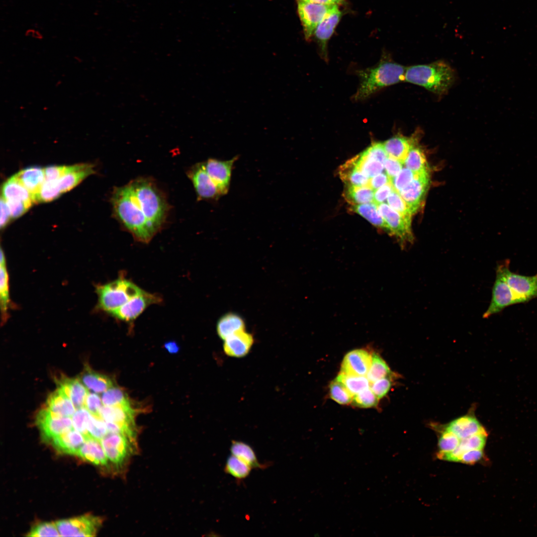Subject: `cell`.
<instances>
[{
  "label": "cell",
  "instance_id": "cell-20",
  "mask_svg": "<svg viewBox=\"0 0 537 537\" xmlns=\"http://www.w3.org/2000/svg\"><path fill=\"white\" fill-rule=\"evenodd\" d=\"M254 343V338L246 330L239 331L224 340L223 349L229 357L243 358L250 352Z\"/></svg>",
  "mask_w": 537,
  "mask_h": 537
},
{
  "label": "cell",
  "instance_id": "cell-37",
  "mask_svg": "<svg viewBox=\"0 0 537 537\" xmlns=\"http://www.w3.org/2000/svg\"><path fill=\"white\" fill-rule=\"evenodd\" d=\"M417 143L410 149L404 165L416 175L429 172L426 156Z\"/></svg>",
  "mask_w": 537,
  "mask_h": 537
},
{
  "label": "cell",
  "instance_id": "cell-41",
  "mask_svg": "<svg viewBox=\"0 0 537 537\" xmlns=\"http://www.w3.org/2000/svg\"><path fill=\"white\" fill-rule=\"evenodd\" d=\"M336 379L343 383L354 395L368 388L370 385V382L365 376L340 373Z\"/></svg>",
  "mask_w": 537,
  "mask_h": 537
},
{
  "label": "cell",
  "instance_id": "cell-29",
  "mask_svg": "<svg viewBox=\"0 0 537 537\" xmlns=\"http://www.w3.org/2000/svg\"><path fill=\"white\" fill-rule=\"evenodd\" d=\"M338 172L340 178L346 185H368L369 179L358 168L356 156L342 165Z\"/></svg>",
  "mask_w": 537,
  "mask_h": 537
},
{
  "label": "cell",
  "instance_id": "cell-38",
  "mask_svg": "<svg viewBox=\"0 0 537 537\" xmlns=\"http://www.w3.org/2000/svg\"><path fill=\"white\" fill-rule=\"evenodd\" d=\"M0 302L2 318L4 321L7 316L9 304L8 275L4 254L0 251Z\"/></svg>",
  "mask_w": 537,
  "mask_h": 537
},
{
  "label": "cell",
  "instance_id": "cell-40",
  "mask_svg": "<svg viewBox=\"0 0 537 537\" xmlns=\"http://www.w3.org/2000/svg\"><path fill=\"white\" fill-rule=\"evenodd\" d=\"M59 180H45L34 197L35 203L47 202L57 198L62 193Z\"/></svg>",
  "mask_w": 537,
  "mask_h": 537
},
{
  "label": "cell",
  "instance_id": "cell-24",
  "mask_svg": "<svg viewBox=\"0 0 537 537\" xmlns=\"http://www.w3.org/2000/svg\"><path fill=\"white\" fill-rule=\"evenodd\" d=\"M85 441L84 436L80 432L72 428L54 438L50 442L55 448L59 452L77 455L80 448Z\"/></svg>",
  "mask_w": 537,
  "mask_h": 537
},
{
  "label": "cell",
  "instance_id": "cell-22",
  "mask_svg": "<svg viewBox=\"0 0 537 537\" xmlns=\"http://www.w3.org/2000/svg\"><path fill=\"white\" fill-rule=\"evenodd\" d=\"M58 388L60 389L71 400L77 409L84 408L89 392L79 378H72L61 376L56 380Z\"/></svg>",
  "mask_w": 537,
  "mask_h": 537
},
{
  "label": "cell",
  "instance_id": "cell-62",
  "mask_svg": "<svg viewBox=\"0 0 537 537\" xmlns=\"http://www.w3.org/2000/svg\"><path fill=\"white\" fill-rule=\"evenodd\" d=\"M11 218L9 210L5 200L1 197L0 199V220L1 229L5 227Z\"/></svg>",
  "mask_w": 537,
  "mask_h": 537
},
{
  "label": "cell",
  "instance_id": "cell-26",
  "mask_svg": "<svg viewBox=\"0 0 537 537\" xmlns=\"http://www.w3.org/2000/svg\"><path fill=\"white\" fill-rule=\"evenodd\" d=\"M414 136L407 138L402 135H396L383 143L388 157L395 159L404 164L411 147L417 143Z\"/></svg>",
  "mask_w": 537,
  "mask_h": 537
},
{
  "label": "cell",
  "instance_id": "cell-33",
  "mask_svg": "<svg viewBox=\"0 0 537 537\" xmlns=\"http://www.w3.org/2000/svg\"><path fill=\"white\" fill-rule=\"evenodd\" d=\"M5 200H20L32 205L34 202L31 193L15 178L8 179L2 187V196Z\"/></svg>",
  "mask_w": 537,
  "mask_h": 537
},
{
  "label": "cell",
  "instance_id": "cell-13",
  "mask_svg": "<svg viewBox=\"0 0 537 537\" xmlns=\"http://www.w3.org/2000/svg\"><path fill=\"white\" fill-rule=\"evenodd\" d=\"M36 423L45 441L50 442L54 438L73 428L70 417H61L53 414L46 408L39 411L36 416Z\"/></svg>",
  "mask_w": 537,
  "mask_h": 537
},
{
  "label": "cell",
  "instance_id": "cell-21",
  "mask_svg": "<svg viewBox=\"0 0 537 537\" xmlns=\"http://www.w3.org/2000/svg\"><path fill=\"white\" fill-rule=\"evenodd\" d=\"M487 433L486 432L479 433L466 438L460 439L457 447L453 450L447 452H439V458L449 461L459 462L462 455L471 449H483L485 446Z\"/></svg>",
  "mask_w": 537,
  "mask_h": 537
},
{
  "label": "cell",
  "instance_id": "cell-32",
  "mask_svg": "<svg viewBox=\"0 0 537 537\" xmlns=\"http://www.w3.org/2000/svg\"><path fill=\"white\" fill-rule=\"evenodd\" d=\"M246 330L244 319L238 314L228 313L223 315L218 320L216 325V331L219 337L225 340L235 333Z\"/></svg>",
  "mask_w": 537,
  "mask_h": 537
},
{
  "label": "cell",
  "instance_id": "cell-1",
  "mask_svg": "<svg viewBox=\"0 0 537 537\" xmlns=\"http://www.w3.org/2000/svg\"><path fill=\"white\" fill-rule=\"evenodd\" d=\"M111 200L115 215L124 227L138 241L149 242L156 233L138 208L128 184L116 188Z\"/></svg>",
  "mask_w": 537,
  "mask_h": 537
},
{
  "label": "cell",
  "instance_id": "cell-8",
  "mask_svg": "<svg viewBox=\"0 0 537 537\" xmlns=\"http://www.w3.org/2000/svg\"><path fill=\"white\" fill-rule=\"evenodd\" d=\"M135 415V411L130 402L113 406L103 405L99 412L100 417L104 421L116 424L122 434L136 440Z\"/></svg>",
  "mask_w": 537,
  "mask_h": 537
},
{
  "label": "cell",
  "instance_id": "cell-9",
  "mask_svg": "<svg viewBox=\"0 0 537 537\" xmlns=\"http://www.w3.org/2000/svg\"><path fill=\"white\" fill-rule=\"evenodd\" d=\"M55 523L61 537H94L102 520L97 517L85 515Z\"/></svg>",
  "mask_w": 537,
  "mask_h": 537
},
{
  "label": "cell",
  "instance_id": "cell-53",
  "mask_svg": "<svg viewBox=\"0 0 537 537\" xmlns=\"http://www.w3.org/2000/svg\"><path fill=\"white\" fill-rule=\"evenodd\" d=\"M362 153L367 157L378 161L384 164L388 157L383 143L374 142L366 149Z\"/></svg>",
  "mask_w": 537,
  "mask_h": 537
},
{
  "label": "cell",
  "instance_id": "cell-14",
  "mask_svg": "<svg viewBox=\"0 0 537 537\" xmlns=\"http://www.w3.org/2000/svg\"><path fill=\"white\" fill-rule=\"evenodd\" d=\"M518 303H521L520 301L509 287L502 273L496 269L491 300L483 317L487 318L499 313L508 306Z\"/></svg>",
  "mask_w": 537,
  "mask_h": 537
},
{
  "label": "cell",
  "instance_id": "cell-58",
  "mask_svg": "<svg viewBox=\"0 0 537 537\" xmlns=\"http://www.w3.org/2000/svg\"><path fill=\"white\" fill-rule=\"evenodd\" d=\"M394 187L391 181L376 189L374 192V203L376 205L383 203L387 199Z\"/></svg>",
  "mask_w": 537,
  "mask_h": 537
},
{
  "label": "cell",
  "instance_id": "cell-49",
  "mask_svg": "<svg viewBox=\"0 0 537 537\" xmlns=\"http://www.w3.org/2000/svg\"><path fill=\"white\" fill-rule=\"evenodd\" d=\"M28 537H59L56 523L43 522L33 526L26 535Z\"/></svg>",
  "mask_w": 537,
  "mask_h": 537
},
{
  "label": "cell",
  "instance_id": "cell-60",
  "mask_svg": "<svg viewBox=\"0 0 537 537\" xmlns=\"http://www.w3.org/2000/svg\"><path fill=\"white\" fill-rule=\"evenodd\" d=\"M483 456V449H471L465 452L461 456L459 462L473 464L480 461Z\"/></svg>",
  "mask_w": 537,
  "mask_h": 537
},
{
  "label": "cell",
  "instance_id": "cell-44",
  "mask_svg": "<svg viewBox=\"0 0 537 537\" xmlns=\"http://www.w3.org/2000/svg\"><path fill=\"white\" fill-rule=\"evenodd\" d=\"M331 399L340 404H348L352 401L354 395L341 382L335 379L329 386Z\"/></svg>",
  "mask_w": 537,
  "mask_h": 537
},
{
  "label": "cell",
  "instance_id": "cell-63",
  "mask_svg": "<svg viewBox=\"0 0 537 537\" xmlns=\"http://www.w3.org/2000/svg\"><path fill=\"white\" fill-rule=\"evenodd\" d=\"M164 347L171 354H177L179 350V345L175 341L167 342L165 344Z\"/></svg>",
  "mask_w": 537,
  "mask_h": 537
},
{
  "label": "cell",
  "instance_id": "cell-25",
  "mask_svg": "<svg viewBox=\"0 0 537 537\" xmlns=\"http://www.w3.org/2000/svg\"><path fill=\"white\" fill-rule=\"evenodd\" d=\"M93 173V166L90 164L67 166L66 173L59 180L62 192L70 190Z\"/></svg>",
  "mask_w": 537,
  "mask_h": 537
},
{
  "label": "cell",
  "instance_id": "cell-55",
  "mask_svg": "<svg viewBox=\"0 0 537 537\" xmlns=\"http://www.w3.org/2000/svg\"><path fill=\"white\" fill-rule=\"evenodd\" d=\"M101 398L95 393H89L86 399L85 408L92 415L100 417L99 412L102 407Z\"/></svg>",
  "mask_w": 537,
  "mask_h": 537
},
{
  "label": "cell",
  "instance_id": "cell-54",
  "mask_svg": "<svg viewBox=\"0 0 537 537\" xmlns=\"http://www.w3.org/2000/svg\"><path fill=\"white\" fill-rule=\"evenodd\" d=\"M391 385L390 375H388L372 382L370 388L377 398L381 399L387 394Z\"/></svg>",
  "mask_w": 537,
  "mask_h": 537
},
{
  "label": "cell",
  "instance_id": "cell-5",
  "mask_svg": "<svg viewBox=\"0 0 537 537\" xmlns=\"http://www.w3.org/2000/svg\"><path fill=\"white\" fill-rule=\"evenodd\" d=\"M143 291L122 274L113 281L96 287L98 307L101 310L111 314Z\"/></svg>",
  "mask_w": 537,
  "mask_h": 537
},
{
  "label": "cell",
  "instance_id": "cell-61",
  "mask_svg": "<svg viewBox=\"0 0 537 537\" xmlns=\"http://www.w3.org/2000/svg\"><path fill=\"white\" fill-rule=\"evenodd\" d=\"M391 181V179L385 173H380L369 179L368 186L374 191Z\"/></svg>",
  "mask_w": 537,
  "mask_h": 537
},
{
  "label": "cell",
  "instance_id": "cell-36",
  "mask_svg": "<svg viewBox=\"0 0 537 537\" xmlns=\"http://www.w3.org/2000/svg\"><path fill=\"white\" fill-rule=\"evenodd\" d=\"M351 210L359 214L374 226L388 231V226L374 202L352 205Z\"/></svg>",
  "mask_w": 537,
  "mask_h": 537
},
{
  "label": "cell",
  "instance_id": "cell-47",
  "mask_svg": "<svg viewBox=\"0 0 537 537\" xmlns=\"http://www.w3.org/2000/svg\"><path fill=\"white\" fill-rule=\"evenodd\" d=\"M378 398L371 390L367 388L354 395L352 404L360 408H371L376 406Z\"/></svg>",
  "mask_w": 537,
  "mask_h": 537
},
{
  "label": "cell",
  "instance_id": "cell-64",
  "mask_svg": "<svg viewBox=\"0 0 537 537\" xmlns=\"http://www.w3.org/2000/svg\"><path fill=\"white\" fill-rule=\"evenodd\" d=\"M309 2L325 4H336L339 5L342 4L345 0H304Z\"/></svg>",
  "mask_w": 537,
  "mask_h": 537
},
{
  "label": "cell",
  "instance_id": "cell-19",
  "mask_svg": "<svg viewBox=\"0 0 537 537\" xmlns=\"http://www.w3.org/2000/svg\"><path fill=\"white\" fill-rule=\"evenodd\" d=\"M371 357L372 355L364 350L351 351L344 357L340 373L365 376L371 365Z\"/></svg>",
  "mask_w": 537,
  "mask_h": 537
},
{
  "label": "cell",
  "instance_id": "cell-6",
  "mask_svg": "<svg viewBox=\"0 0 537 537\" xmlns=\"http://www.w3.org/2000/svg\"><path fill=\"white\" fill-rule=\"evenodd\" d=\"M108 461L117 469H124L136 452V440L118 433H108L100 440Z\"/></svg>",
  "mask_w": 537,
  "mask_h": 537
},
{
  "label": "cell",
  "instance_id": "cell-46",
  "mask_svg": "<svg viewBox=\"0 0 537 537\" xmlns=\"http://www.w3.org/2000/svg\"><path fill=\"white\" fill-rule=\"evenodd\" d=\"M90 413L85 407L77 409L72 417L73 426L80 432L86 440L92 438L88 430V423Z\"/></svg>",
  "mask_w": 537,
  "mask_h": 537
},
{
  "label": "cell",
  "instance_id": "cell-31",
  "mask_svg": "<svg viewBox=\"0 0 537 537\" xmlns=\"http://www.w3.org/2000/svg\"><path fill=\"white\" fill-rule=\"evenodd\" d=\"M79 379L88 389L96 393L104 392L114 386L110 378L93 371L88 365L85 367Z\"/></svg>",
  "mask_w": 537,
  "mask_h": 537
},
{
  "label": "cell",
  "instance_id": "cell-48",
  "mask_svg": "<svg viewBox=\"0 0 537 537\" xmlns=\"http://www.w3.org/2000/svg\"><path fill=\"white\" fill-rule=\"evenodd\" d=\"M87 428L90 436L100 441L108 434L105 421L100 417L91 414Z\"/></svg>",
  "mask_w": 537,
  "mask_h": 537
},
{
  "label": "cell",
  "instance_id": "cell-30",
  "mask_svg": "<svg viewBox=\"0 0 537 537\" xmlns=\"http://www.w3.org/2000/svg\"><path fill=\"white\" fill-rule=\"evenodd\" d=\"M46 408L55 415L67 417L72 416L76 409L70 399L58 388L49 395Z\"/></svg>",
  "mask_w": 537,
  "mask_h": 537
},
{
  "label": "cell",
  "instance_id": "cell-23",
  "mask_svg": "<svg viewBox=\"0 0 537 537\" xmlns=\"http://www.w3.org/2000/svg\"><path fill=\"white\" fill-rule=\"evenodd\" d=\"M444 430L453 433L460 439L486 432L478 420L470 415H464L453 420L445 426Z\"/></svg>",
  "mask_w": 537,
  "mask_h": 537
},
{
  "label": "cell",
  "instance_id": "cell-12",
  "mask_svg": "<svg viewBox=\"0 0 537 537\" xmlns=\"http://www.w3.org/2000/svg\"><path fill=\"white\" fill-rule=\"evenodd\" d=\"M162 301V298L159 294L144 290L132 297L111 315L119 320L127 323L133 322L149 306L159 304Z\"/></svg>",
  "mask_w": 537,
  "mask_h": 537
},
{
  "label": "cell",
  "instance_id": "cell-34",
  "mask_svg": "<svg viewBox=\"0 0 537 537\" xmlns=\"http://www.w3.org/2000/svg\"><path fill=\"white\" fill-rule=\"evenodd\" d=\"M231 453L247 464L252 468L265 469L269 465L259 462L252 447L244 442L233 440L230 448Z\"/></svg>",
  "mask_w": 537,
  "mask_h": 537
},
{
  "label": "cell",
  "instance_id": "cell-4",
  "mask_svg": "<svg viewBox=\"0 0 537 537\" xmlns=\"http://www.w3.org/2000/svg\"><path fill=\"white\" fill-rule=\"evenodd\" d=\"M404 80L424 87L439 95L445 94L454 80L452 69L443 61L409 67L406 70Z\"/></svg>",
  "mask_w": 537,
  "mask_h": 537
},
{
  "label": "cell",
  "instance_id": "cell-18",
  "mask_svg": "<svg viewBox=\"0 0 537 537\" xmlns=\"http://www.w3.org/2000/svg\"><path fill=\"white\" fill-rule=\"evenodd\" d=\"M342 17L338 5H335L316 28L313 35L319 47L323 59L328 60V42L333 35Z\"/></svg>",
  "mask_w": 537,
  "mask_h": 537
},
{
  "label": "cell",
  "instance_id": "cell-27",
  "mask_svg": "<svg viewBox=\"0 0 537 537\" xmlns=\"http://www.w3.org/2000/svg\"><path fill=\"white\" fill-rule=\"evenodd\" d=\"M14 176L31 193L34 201L35 196L45 181L44 169L37 167H28Z\"/></svg>",
  "mask_w": 537,
  "mask_h": 537
},
{
  "label": "cell",
  "instance_id": "cell-39",
  "mask_svg": "<svg viewBox=\"0 0 537 537\" xmlns=\"http://www.w3.org/2000/svg\"><path fill=\"white\" fill-rule=\"evenodd\" d=\"M252 469L248 464L231 454L227 458L224 471L241 481L249 476Z\"/></svg>",
  "mask_w": 537,
  "mask_h": 537
},
{
  "label": "cell",
  "instance_id": "cell-52",
  "mask_svg": "<svg viewBox=\"0 0 537 537\" xmlns=\"http://www.w3.org/2000/svg\"><path fill=\"white\" fill-rule=\"evenodd\" d=\"M416 175L410 169L403 168L400 173L391 179L394 188L399 192L413 180Z\"/></svg>",
  "mask_w": 537,
  "mask_h": 537
},
{
  "label": "cell",
  "instance_id": "cell-42",
  "mask_svg": "<svg viewBox=\"0 0 537 537\" xmlns=\"http://www.w3.org/2000/svg\"><path fill=\"white\" fill-rule=\"evenodd\" d=\"M390 369L385 361L377 354L373 353L371 363L367 373L369 381L372 383L381 378L390 375Z\"/></svg>",
  "mask_w": 537,
  "mask_h": 537
},
{
  "label": "cell",
  "instance_id": "cell-59",
  "mask_svg": "<svg viewBox=\"0 0 537 537\" xmlns=\"http://www.w3.org/2000/svg\"><path fill=\"white\" fill-rule=\"evenodd\" d=\"M67 166H52L44 169L45 180L59 179L66 173Z\"/></svg>",
  "mask_w": 537,
  "mask_h": 537
},
{
  "label": "cell",
  "instance_id": "cell-3",
  "mask_svg": "<svg viewBox=\"0 0 537 537\" xmlns=\"http://www.w3.org/2000/svg\"><path fill=\"white\" fill-rule=\"evenodd\" d=\"M136 203L149 224L157 233L165 219L168 206L155 185L140 179L128 183Z\"/></svg>",
  "mask_w": 537,
  "mask_h": 537
},
{
  "label": "cell",
  "instance_id": "cell-10",
  "mask_svg": "<svg viewBox=\"0 0 537 537\" xmlns=\"http://www.w3.org/2000/svg\"><path fill=\"white\" fill-rule=\"evenodd\" d=\"M297 11L306 41L313 37L314 32L326 14L336 4H325L297 0Z\"/></svg>",
  "mask_w": 537,
  "mask_h": 537
},
{
  "label": "cell",
  "instance_id": "cell-35",
  "mask_svg": "<svg viewBox=\"0 0 537 537\" xmlns=\"http://www.w3.org/2000/svg\"><path fill=\"white\" fill-rule=\"evenodd\" d=\"M374 191L368 185H346L343 196L351 205L374 202Z\"/></svg>",
  "mask_w": 537,
  "mask_h": 537
},
{
  "label": "cell",
  "instance_id": "cell-43",
  "mask_svg": "<svg viewBox=\"0 0 537 537\" xmlns=\"http://www.w3.org/2000/svg\"><path fill=\"white\" fill-rule=\"evenodd\" d=\"M356 157L358 168L369 179L381 173L384 168L383 163L367 157L362 152Z\"/></svg>",
  "mask_w": 537,
  "mask_h": 537
},
{
  "label": "cell",
  "instance_id": "cell-56",
  "mask_svg": "<svg viewBox=\"0 0 537 537\" xmlns=\"http://www.w3.org/2000/svg\"><path fill=\"white\" fill-rule=\"evenodd\" d=\"M8 207L11 218H18L23 215L31 206V205L20 200H5Z\"/></svg>",
  "mask_w": 537,
  "mask_h": 537
},
{
  "label": "cell",
  "instance_id": "cell-57",
  "mask_svg": "<svg viewBox=\"0 0 537 537\" xmlns=\"http://www.w3.org/2000/svg\"><path fill=\"white\" fill-rule=\"evenodd\" d=\"M403 165L400 161L388 156L384 163L386 173L391 179L400 173Z\"/></svg>",
  "mask_w": 537,
  "mask_h": 537
},
{
  "label": "cell",
  "instance_id": "cell-15",
  "mask_svg": "<svg viewBox=\"0 0 537 537\" xmlns=\"http://www.w3.org/2000/svg\"><path fill=\"white\" fill-rule=\"evenodd\" d=\"M238 158V155L228 160L209 158L204 162L206 172L221 196L229 190L234 165Z\"/></svg>",
  "mask_w": 537,
  "mask_h": 537
},
{
  "label": "cell",
  "instance_id": "cell-51",
  "mask_svg": "<svg viewBox=\"0 0 537 537\" xmlns=\"http://www.w3.org/2000/svg\"><path fill=\"white\" fill-rule=\"evenodd\" d=\"M460 439L453 433L444 430L438 441L440 452H447L454 450L459 445Z\"/></svg>",
  "mask_w": 537,
  "mask_h": 537
},
{
  "label": "cell",
  "instance_id": "cell-28",
  "mask_svg": "<svg viewBox=\"0 0 537 537\" xmlns=\"http://www.w3.org/2000/svg\"><path fill=\"white\" fill-rule=\"evenodd\" d=\"M77 455L96 465L107 466L108 464V460L100 441L93 438L85 441Z\"/></svg>",
  "mask_w": 537,
  "mask_h": 537
},
{
  "label": "cell",
  "instance_id": "cell-11",
  "mask_svg": "<svg viewBox=\"0 0 537 537\" xmlns=\"http://www.w3.org/2000/svg\"><path fill=\"white\" fill-rule=\"evenodd\" d=\"M377 205L390 234L396 237L402 246L412 243L414 237L411 227V218L403 216L384 202Z\"/></svg>",
  "mask_w": 537,
  "mask_h": 537
},
{
  "label": "cell",
  "instance_id": "cell-45",
  "mask_svg": "<svg viewBox=\"0 0 537 537\" xmlns=\"http://www.w3.org/2000/svg\"><path fill=\"white\" fill-rule=\"evenodd\" d=\"M101 400L103 405L105 406H113L130 402L124 390L114 385L103 393Z\"/></svg>",
  "mask_w": 537,
  "mask_h": 537
},
{
  "label": "cell",
  "instance_id": "cell-7",
  "mask_svg": "<svg viewBox=\"0 0 537 537\" xmlns=\"http://www.w3.org/2000/svg\"><path fill=\"white\" fill-rule=\"evenodd\" d=\"M510 261L507 260L498 265L497 268L503 274L509 287L521 303L537 298V273L526 276L512 272Z\"/></svg>",
  "mask_w": 537,
  "mask_h": 537
},
{
  "label": "cell",
  "instance_id": "cell-16",
  "mask_svg": "<svg viewBox=\"0 0 537 537\" xmlns=\"http://www.w3.org/2000/svg\"><path fill=\"white\" fill-rule=\"evenodd\" d=\"M188 176L192 181L199 200L217 201L221 196L206 172L204 162L197 163L192 167Z\"/></svg>",
  "mask_w": 537,
  "mask_h": 537
},
{
  "label": "cell",
  "instance_id": "cell-2",
  "mask_svg": "<svg viewBox=\"0 0 537 537\" xmlns=\"http://www.w3.org/2000/svg\"><path fill=\"white\" fill-rule=\"evenodd\" d=\"M406 70L390 60H382L374 67L358 71L360 83L354 100L365 99L381 89L402 81Z\"/></svg>",
  "mask_w": 537,
  "mask_h": 537
},
{
  "label": "cell",
  "instance_id": "cell-17",
  "mask_svg": "<svg viewBox=\"0 0 537 537\" xmlns=\"http://www.w3.org/2000/svg\"><path fill=\"white\" fill-rule=\"evenodd\" d=\"M429 172L416 175L413 180L398 192L412 214L421 207L430 184Z\"/></svg>",
  "mask_w": 537,
  "mask_h": 537
},
{
  "label": "cell",
  "instance_id": "cell-50",
  "mask_svg": "<svg viewBox=\"0 0 537 537\" xmlns=\"http://www.w3.org/2000/svg\"><path fill=\"white\" fill-rule=\"evenodd\" d=\"M387 200L388 205L393 209L405 217L411 218L412 214L409 207L399 193L394 188H393Z\"/></svg>",
  "mask_w": 537,
  "mask_h": 537
}]
</instances>
